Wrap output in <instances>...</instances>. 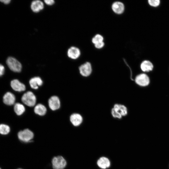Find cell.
<instances>
[{"label":"cell","instance_id":"52a82bcc","mask_svg":"<svg viewBox=\"0 0 169 169\" xmlns=\"http://www.w3.org/2000/svg\"><path fill=\"white\" fill-rule=\"evenodd\" d=\"M49 108L53 110L59 109L60 105V101L58 97L56 96L51 97L48 101Z\"/></svg>","mask_w":169,"mask_h":169},{"label":"cell","instance_id":"83f0119b","mask_svg":"<svg viewBox=\"0 0 169 169\" xmlns=\"http://www.w3.org/2000/svg\"><path fill=\"white\" fill-rule=\"evenodd\" d=\"M22 169L21 168H18V169Z\"/></svg>","mask_w":169,"mask_h":169},{"label":"cell","instance_id":"9a60e30c","mask_svg":"<svg viewBox=\"0 0 169 169\" xmlns=\"http://www.w3.org/2000/svg\"><path fill=\"white\" fill-rule=\"evenodd\" d=\"M29 83L32 88L37 89L39 86L42 84L43 82L40 77H35L31 78L29 80Z\"/></svg>","mask_w":169,"mask_h":169},{"label":"cell","instance_id":"44dd1931","mask_svg":"<svg viewBox=\"0 0 169 169\" xmlns=\"http://www.w3.org/2000/svg\"><path fill=\"white\" fill-rule=\"evenodd\" d=\"M103 37L101 35L97 34L92 38V41L94 44H95L103 42Z\"/></svg>","mask_w":169,"mask_h":169},{"label":"cell","instance_id":"cb8c5ba5","mask_svg":"<svg viewBox=\"0 0 169 169\" xmlns=\"http://www.w3.org/2000/svg\"><path fill=\"white\" fill-rule=\"evenodd\" d=\"M104 45V42L95 44L96 48L98 49H101L103 47Z\"/></svg>","mask_w":169,"mask_h":169},{"label":"cell","instance_id":"277c9868","mask_svg":"<svg viewBox=\"0 0 169 169\" xmlns=\"http://www.w3.org/2000/svg\"><path fill=\"white\" fill-rule=\"evenodd\" d=\"M52 164L53 169H64L67 165V162L63 157L58 156L53 158Z\"/></svg>","mask_w":169,"mask_h":169},{"label":"cell","instance_id":"d4e9b609","mask_svg":"<svg viewBox=\"0 0 169 169\" xmlns=\"http://www.w3.org/2000/svg\"><path fill=\"white\" fill-rule=\"evenodd\" d=\"M5 68L4 66L0 64V77L3 75L4 72Z\"/></svg>","mask_w":169,"mask_h":169},{"label":"cell","instance_id":"8992f818","mask_svg":"<svg viewBox=\"0 0 169 169\" xmlns=\"http://www.w3.org/2000/svg\"><path fill=\"white\" fill-rule=\"evenodd\" d=\"M79 69L80 74L84 77L89 76L91 74L92 69L90 63L87 62L80 65Z\"/></svg>","mask_w":169,"mask_h":169},{"label":"cell","instance_id":"e0dca14e","mask_svg":"<svg viewBox=\"0 0 169 169\" xmlns=\"http://www.w3.org/2000/svg\"><path fill=\"white\" fill-rule=\"evenodd\" d=\"M98 166L102 169H106L109 167L110 162L109 160L105 157L100 158L97 162Z\"/></svg>","mask_w":169,"mask_h":169},{"label":"cell","instance_id":"603a6c76","mask_svg":"<svg viewBox=\"0 0 169 169\" xmlns=\"http://www.w3.org/2000/svg\"><path fill=\"white\" fill-rule=\"evenodd\" d=\"M111 114L112 116L115 118L118 119H121L122 118V116L117 114L114 110L113 108L111 110Z\"/></svg>","mask_w":169,"mask_h":169},{"label":"cell","instance_id":"5bb4252c","mask_svg":"<svg viewBox=\"0 0 169 169\" xmlns=\"http://www.w3.org/2000/svg\"><path fill=\"white\" fill-rule=\"evenodd\" d=\"M115 111L122 116L126 115L127 114L126 107L124 105L115 104L113 108Z\"/></svg>","mask_w":169,"mask_h":169},{"label":"cell","instance_id":"ac0fdd59","mask_svg":"<svg viewBox=\"0 0 169 169\" xmlns=\"http://www.w3.org/2000/svg\"><path fill=\"white\" fill-rule=\"evenodd\" d=\"M34 112L39 115H44L47 111L46 107L43 105L39 104L36 105L34 108Z\"/></svg>","mask_w":169,"mask_h":169},{"label":"cell","instance_id":"484cf974","mask_svg":"<svg viewBox=\"0 0 169 169\" xmlns=\"http://www.w3.org/2000/svg\"><path fill=\"white\" fill-rule=\"evenodd\" d=\"M44 2L46 4L49 5H52L54 3V1L53 0H45Z\"/></svg>","mask_w":169,"mask_h":169},{"label":"cell","instance_id":"9c48e42d","mask_svg":"<svg viewBox=\"0 0 169 169\" xmlns=\"http://www.w3.org/2000/svg\"><path fill=\"white\" fill-rule=\"evenodd\" d=\"M80 54V52L78 48L75 47H71L69 49L67 52L68 56L73 59H76L78 58Z\"/></svg>","mask_w":169,"mask_h":169},{"label":"cell","instance_id":"7a4b0ae2","mask_svg":"<svg viewBox=\"0 0 169 169\" xmlns=\"http://www.w3.org/2000/svg\"><path fill=\"white\" fill-rule=\"evenodd\" d=\"M21 100L26 105L28 106L32 107L35 105L36 98L35 96L32 92L28 91L23 95L21 98Z\"/></svg>","mask_w":169,"mask_h":169},{"label":"cell","instance_id":"30bf717a","mask_svg":"<svg viewBox=\"0 0 169 169\" xmlns=\"http://www.w3.org/2000/svg\"><path fill=\"white\" fill-rule=\"evenodd\" d=\"M15 97L12 93L8 92L3 97V102L4 103L8 105H12L15 103Z\"/></svg>","mask_w":169,"mask_h":169},{"label":"cell","instance_id":"7402d4cb","mask_svg":"<svg viewBox=\"0 0 169 169\" xmlns=\"http://www.w3.org/2000/svg\"><path fill=\"white\" fill-rule=\"evenodd\" d=\"M148 3L150 6L156 7L159 5L160 2L159 0H149Z\"/></svg>","mask_w":169,"mask_h":169},{"label":"cell","instance_id":"7c38bea8","mask_svg":"<svg viewBox=\"0 0 169 169\" xmlns=\"http://www.w3.org/2000/svg\"><path fill=\"white\" fill-rule=\"evenodd\" d=\"M44 8V3L40 0L33 1L31 3V8L33 11L34 12L38 13L42 10Z\"/></svg>","mask_w":169,"mask_h":169},{"label":"cell","instance_id":"ba28073f","mask_svg":"<svg viewBox=\"0 0 169 169\" xmlns=\"http://www.w3.org/2000/svg\"><path fill=\"white\" fill-rule=\"evenodd\" d=\"M11 86L14 90L18 92L24 91L26 89L25 85L17 79H13L11 81Z\"/></svg>","mask_w":169,"mask_h":169},{"label":"cell","instance_id":"2e32d148","mask_svg":"<svg viewBox=\"0 0 169 169\" xmlns=\"http://www.w3.org/2000/svg\"><path fill=\"white\" fill-rule=\"evenodd\" d=\"M140 67L141 70L143 72H148L152 70L153 66L152 63L150 61L146 60L141 63Z\"/></svg>","mask_w":169,"mask_h":169},{"label":"cell","instance_id":"d6986e66","mask_svg":"<svg viewBox=\"0 0 169 169\" xmlns=\"http://www.w3.org/2000/svg\"><path fill=\"white\" fill-rule=\"evenodd\" d=\"M14 109L16 113L18 115H22L24 112L25 110L24 106L19 103L15 104Z\"/></svg>","mask_w":169,"mask_h":169},{"label":"cell","instance_id":"8fae6325","mask_svg":"<svg viewBox=\"0 0 169 169\" xmlns=\"http://www.w3.org/2000/svg\"><path fill=\"white\" fill-rule=\"evenodd\" d=\"M70 120L73 125L77 126L81 124L83 121V118L80 114L74 113L71 115Z\"/></svg>","mask_w":169,"mask_h":169},{"label":"cell","instance_id":"6da1fadb","mask_svg":"<svg viewBox=\"0 0 169 169\" xmlns=\"http://www.w3.org/2000/svg\"><path fill=\"white\" fill-rule=\"evenodd\" d=\"M18 139L21 141L28 143L31 141L34 137L33 132L28 129L19 131L18 134Z\"/></svg>","mask_w":169,"mask_h":169},{"label":"cell","instance_id":"4fadbf2b","mask_svg":"<svg viewBox=\"0 0 169 169\" xmlns=\"http://www.w3.org/2000/svg\"><path fill=\"white\" fill-rule=\"evenodd\" d=\"M124 4L120 2H116L113 3L112 5L113 11L117 14H121L124 10Z\"/></svg>","mask_w":169,"mask_h":169},{"label":"cell","instance_id":"f1b7e54d","mask_svg":"<svg viewBox=\"0 0 169 169\" xmlns=\"http://www.w3.org/2000/svg\"><path fill=\"white\" fill-rule=\"evenodd\" d=\"M0 169H1V168H0Z\"/></svg>","mask_w":169,"mask_h":169},{"label":"cell","instance_id":"5b68a950","mask_svg":"<svg viewBox=\"0 0 169 169\" xmlns=\"http://www.w3.org/2000/svg\"><path fill=\"white\" fill-rule=\"evenodd\" d=\"M136 83L141 86H146L150 83V79L148 76L145 74H141L137 75L135 78Z\"/></svg>","mask_w":169,"mask_h":169},{"label":"cell","instance_id":"3957f363","mask_svg":"<svg viewBox=\"0 0 169 169\" xmlns=\"http://www.w3.org/2000/svg\"><path fill=\"white\" fill-rule=\"evenodd\" d=\"M6 63L9 68L16 72H19L22 69V66L20 63L14 58L9 57L7 60Z\"/></svg>","mask_w":169,"mask_h":169},{"label":"cell","instance_id":"ffe728a7","mask_svg":"<svg viewBox=\"0 0 169 169\" xmlns=\"http://www.w3.org/2000/svg\"><path fill=\"white\" fill-rule=\"evenodd\" d=\"M10 128L7 125L4 124L0 125V134L3 135H6L9 133Z\"/></svg>","mask_w":169,"mask_h":169},{"label":"cell","instance_id":"4316f807","mask_svg":"<svg viewBox=\"0 0 169 169\" xmlns=\"http://www.w3.org/2000/svg\"><path fill=\"white\" fill-rule=\"evenodd\" d=\"M0 1H1V2L5 4H9L10 1V0H0Z\"/></svg>","mask_w":169,"mask_h":169}]
</instances>
